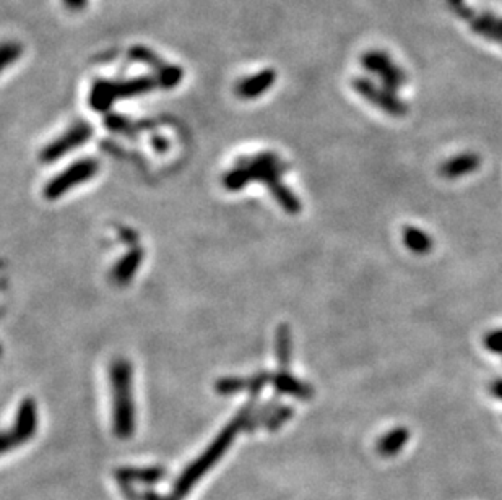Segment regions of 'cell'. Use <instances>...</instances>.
Listing matches in <instances>:
<instances>
[{
  "label": "cell",
  "mask_w": 502,
  "mask_h": 500,
  "mask_svg": "<svg viewBox=\"0 0 502 500\" xmlns=\"http://www.w3.org/2000/svg\"><path fill=\"white\" fill-rule=\"evenodd\" d=\"M249 390V379L246 377H234V375H229V377H221L215 382V391L221 396H233L239 395L242 391Z\"/></svg>",
  "instance_id": "21"
},
{
  "label": "cell",
  "mask_w": 502,
  "mask_h": 500,
  "mask_svg": "<svg viewBox=\"0 0 502 500\" xmlns=\"http://www.w3.org/2000/svg\"><path fill=\"white\" fill-rule=\"evenodd\" d=\"M272 385L280 395L291 396V398H296V400L306 401L314 396V388H312L309 383H306L304 380L298 379L289 371H283V369H280L278 372L272 374Z\"/></svg>",
  "instance_id": "14"
},
{
  "label": "cell",
  "mask_w": 502,
  "mask_h": 500,
  "mask_svg": "<svg viewBox=\"0 0 502 500\" xmlns=\"http://www.w3.org/2000/svg\"><path fill=\"white\" fill-rule=\"evenodd\" d=\"M91 137H93V127L88 122H75L67 132H64L61 137H57L41 150L40 160L44 165H52V162L59 161L61 157L72 153L73 150L83 146Z\"/></svg>",
  "instance_id": "8"
},
{
  "label": "cell",
  "mask_w": 502,
  "mask_h": 500,
  "mask_svg": "<svg viewBox=\"0 0 502 500\" xmlns=\"http://www.w3.org/2000/svg\"><path fill=\"white\" fill-rule=\"evenodd\" d=\"M256 401H257L256 398H251L247 401V403L237 411V415L233 417V419L221 429L218 436L210 442L208 447L205 448L191 465H187V468L177 476L174 484H172V496H174L177 500H182L187 497V494L198 484V481H201L202 477L207 475V472L212 470L221 458H223L225 453L229 450L231 444H233L236 437L239 436V432L246 431L252 411L256 410L257 406Z\"/></svg>",
  "instance_id": "2"
},
{
  "label": "cell",
  "mask_w": 502,
  "mask_h": 500,
  "mask_svg": "<svg viewBox=\"0 0 502 500\" xmlns=\"http://www.w3.org/2000/svg\"><path fill=\"white\" fill-rule=\"evenodd\" d=\"M402 237L405 246L414 255H428L434 247V241L431 234L417 226L403 227Z\"/></svg>",
  "instance_id": "17"
},
{
  "label": "cell",
  "mask_w": 502,
  "mask_h": 500,
  "mask_svg": "<svg viewBox=\"0 0 502 500\" xmlns=\"http://www.w3.org/2000/svg\"><path fill=\"white\" fill-rule=\"evenodd\" d=\"M449 2L453 7V10H457L458 13L465 15L463 18L470 20V23H472L474 31L486 37H489V40L502 42V18H498L496 15H488V13L473 15L470 10L463 8L462 0H449Z\"/></svg>",
  "instance_id": "12"
},
{
  "label": "cell",
  "mask_w": 502,
  "mask_h": 500,
  "mask_svg": "<svg viewBox=\"0 0 502 500\" xmlns=\"http://www.w3.org/2000/svg\"><path fill=\"white\" fill-rule=\"evenodd\" d=\"M288 171V165L273 151L244 156L237 161L234 167L225 174L223 186L229 192H239L251 182L265 184L270 194L288 215H298L302 210V203L293 190L285 186L282 177Z\"/></svg>",
  "instance_id": "1"
},
{
  "label": "cell",
  "mask_w": 502,
  "mask_h": 500,
  "mask_svg": "<svg viewBox=\"0 0 502 500\" xmlns=\"http://www.w3.org/2000/svg\"><path fill=\"white\" fill-rule=\"evenodd\" d=\"M483 345L493 355L502 356V328L488 331L483 338Z\"/></svg>",
  "instance_id": "25"
},
{
  "label": "cell",
  "mask_w": 502,
  "mask_h": 500,
  "mask_svg": "<svg viewBox=\"0 0 502 500\" xmlns=\"http://www.w3.org/2000/svg\"><path fill=\"white\" fill-rule=\"evenodd\" d=\"M166 477L163 466H124L116 471L119 486H153Z\"/></svg>",
  "instance_id": "10"
},
{
  "label": "cell",
  "mask_w": 502,
  "mask_h": 500,
  "mask_svg": "<svg viewBox=\"0 0 502 500\" xmlns=\"http://www.w3.org/2000/svg\"><path fill=\"white\" fill-rule=\"evenodd\" d=\"M153 75H156V78H158L161 90H172L184 78V69H181L179 65L167 64L161 72Z\"/></svg>",
  "instance_id": "22"
},
{
  "label": "cell",
  "mask_w": 502,
  "mask_h": 500,
  "mask_svg": "<svg viewBox=\"0 0 502 500\" xmlns=\"http://www.w3.org/2000/svg\"><path fill=\"white\" fill-rule=\"evenodd\" d=\"M155 88H160L156 75H140V77L122 81L96 80L90 90L88 105L96 112H106L116 101L142 96Z\"/></svg>",
  "instance_id": "4"
},
{
  "label": "cell",
  "mask_w": 502,
  "mask_h": 500,
  "mask_svg": "<svg viewBox=\"0 0 502 500\" xmlns=\"http://www.w3.org/2000/svg\"><path fill=\"white\" fill-rule=\"evenodd\" d=\"M294 415V410L291 406L288 405H278L277 406V410H275L272 412V416L268 417L267 422H265V427L267 431L270 432H275V431H278L280 427H283L286 422H288L291 417H293Z\"/></svg>",
  "instance_id": "23"
},
{
  "label": "cell",
  "mask_w": 502,
  "mask_h": 500,
  "mask_svg": "<svg viewBox=\"0 0 502 500\" xmlns=\"http://www.w3.org/2000/svg\"><path fill=\"white\" fill-rule=\"evenodd\" d=\"M100 171V162L95 157H82L75 161L66 169L61 171L57 176H54L51 181H47L44 190V197L47 200H57L62 195H66L70 190L82 186L93 179Z\"/></svg>",
  "instance_id": "5"
},
{
  "label": "cell",
  "mask_w": 502,
  "mask_h": 500,
  "mask_svg": "<svg viewBox=\"0 0 502 500\" xmlns=\"http://www.w3.org/2000/svg\"><path fill=\"white\" fill-rule=\"evenodd\" d=\"M129 56H131L132 61L145 64L147 67L153 69L155 73L161 72V70H163L167 65L163 59L158 56V54H155L150 47H145V46H138V44L132 46L131 51H129Z\"/></svg>",
  "instance_id": "20"
},
{
  "label": "cell",
  "mask_w": 502,
  "mask_h": 500,
  "mask_svg": "<svg viewBox=\"0 0 502 500\" xmlns=\"http://www.w3.org/2000/svg\"><path fill=\"white\" fill-rule=\"evenodd\" d=\"M410 440V431L407 427H393L390 431H387L384 436L377 440L376 450L381 456H386V458H390V456H395L397 453H400L402 450L407 447Z\"/></svg>",
  "instance_id": "16"
},
{
  "label": "cell",
  "mask_w": 502,
  "mask_h": 500,
  "mask_svg": "<svg viewBox=\"0 0 502 500\" xmlns=\"http://www.w3.org/2000/svg\"><path fill=\"white\" fill-rule=\"evenodd\" d=\"M361 65L381 78L386 88L397 91L407 83V73L392 61V57L384 51H368L361 56Z\"/></svg>",
  "instance_id": "9"
},
{
  "label": "cell",
  "mask_w": 502,
  "mask_h": 500,
  "mask_svg": "<svg viewBox=\"0 0 502 500\" xmlns=\"http://www.w3.org/2000/svg\"><path fill=\"white\" fill-rule=\"evenodd\" d=\"M482 166V157L473 151H463V153L453 155L439 166V176L447 181H457V179L467 177Z\"/></svg>",
  "instance_id": "11"
},
{
  "label": "cell",
  "mask_w": 502,
  "mask_h": 500,
  "mask_svg": "<svg viewBox=\"0 0 502 500\" xmlns=\"http://www.w3.org/2000/svg\"><path fill=\"white\" fill-rule=\"evenodd\" d=\"M104 125L107 130H111V132L126 135V137H132V138H135V133L138 132V127H145L143 124L132 122L131 119L124 117L121 114H107L104 117Z\"/></svg>",
  "instance_id": "19"
},
{
  "label": "cell",
  "mask_w": 502,
  "mask_h": 500,
  "mask_svg": "<svg viewBox=\"0 0 502 500\" xmlns=\"http://www.w3.org/2000/svg\"><path fill=\"white\" fill-rule=\"evenodd\" d=\"M275 80H277V72L273 69H265L262 72H257L251 75V77L242 78L239 83L236 85V95L241 100H257L261 97L265 91H268L275 85Z\"/></svg>",
  "instance_id": "13"
},
{
  "label": "cell",
  "mask_w": 502,
  "mask_h": 500,
  "mask_svg": "<svg viewBox=\"0 0 502 500\" xmlns=\"http://www.w3.org/2000/svg\"><path fill=\"white\" fill-rule=\"evenodd\" d=\"M151 146H153L156 153H165V151L169 148V141L165 137H161V135H153V137H151Z\"/></svg>",
  "instance_id": "27"
},
{
  "label": "cell",
  "mask_w": 502,
  "mask_h": 500,
  "mask_svg": "<svg viewBox=\"0 0 502 500\" xmlns=\"http://www.w3.org/2000/svg\"><path fill=\"white\" fill-rule=\"evenodd\" d=\"M489 393L502 401V379H496L489 385Z\"/></svg>",
  "instance_id": "28"
},
{
  "label": "cell",
  "mask_w": 502,
  "mask_h": 500,
  "mask_svg": "<svg viewBox=\"0 0 502 500\" xmlns=\"http://www.w3.org/2000/svg\"><path fill=\"white\" fill-rule=\"evenodd\" d=\"M36 431H37V406L33 398L26 396V398L20 401L12 427L4 432L2 452L7 453L10 450L18 448L23 444L30 442V440L36 436Z\"/></svg>",
  "instance_id": "6"
},
{
  "label": "cell",
  "mask_w": 502,
  "mask_h": 500,
  "mask_svg": "<svg viewBox=\"0 0 502 500\" xmlns=\"http://www.w3.org/2000/svg\"><path fill=\"white\" fill-rule=\"evenodd\" d=\"M145 258V250L138 246L131 247L127 250L126 255H122L117 260V263L112 266L111 270V281L116 286H127L129 282L133 280L135 273H137L140 265H142Z\"/></svg>",
  "instance_id": "15"
},
{
  "label": "cell",
  "mask_w": 502,
  "mask_h": 500,
  "mask_svg": "<svg viewBox=\"0 0 502 500\" xmlns=\"http://www.w3.org/2000/svg\"><path fill=\"white\" fill-rule=\"evenodd\" d=\"M64 4H66V7H68L70 10H83L86 7V0H64Z\"/></svg>",
  "instance_id": "29"
},
{
  "label": "cell",
  "mask_w": 502,
  "mask_h": 500,
  "mask_svg": "<svg viewBox=\"0 0 502 500\" xmlns=\"http://www.w3.org/2000/svg\"><path fill=\"white\" fill-rule=\"evenodd\" d=\"M109 387L112 434L119 440H129L137 427V411L133 400V367L126 357H117L111 362Z\"/></svg>",
  "instance_id": "3"
},
{
  "label": "cell",
  "mask_w": 502,
  "mask_h": 500,
  "mask_svg": "<svg viewBox=\"0 0 502 500\" xmlns=\"http://www.w3.org/2000/svg\"><path fill=\"white\" fill-rule=\"evenodd\" d=\"M275 352H277V361L280 369L289 371L291 356H293V333L288 323H280L275 333Z\"/></svg>",
  "instance_id": "18"
},
{
  "label": "cell",
  "mask_w": 502,
  "mask_h": 500,
  "mask_svg": "<svg viewBox=\"0 0 502 500\" xmlns=\"http://www.w3.org/2000/svg\"><path fill=\"white\" fill-rule=\"evenodd\" d=\"M353 88L361 97H364L372 106H376L377 109L388 114V116L403 117L408 114V105L395 95V91L376 85L369 78L356 77L353 80Z\"/></svg>",
  "instance_id": "7"
},
{
  "label": "cell",
  "mask_w": 502,
  "mask_h": 500,
  "mask_svg": "<svg viewBox=\"0 0 502 500\" xmlns=\"http://www.w3.org/2000/svg\"><path fill=\"white\" fill-rule=\"evenodd\" d=\"M21 52H23V47L17 44V42H12V41L5 42L2 46V52H0V69L5 70L8 65L17 62L21 56Z\"/></svg>",
  "instance_id": "24"
},
{
  "label": "cell",
  "mask_w": 502,
  "mask_h": 500,
  "mask_svg": "<svg viewBox=\"0 0 502 500\" xmlns=\"http://www.w3.org/2000/svg\"><path fill=\"white\" fill-rule=\"evenodd\" d=\"M119 237H121V241L124 244H127L129 247H135L138 242V234L132 230V227H126V226L119 227Z\"/></svg>",
  "instance_id": "26"
}]
</instances>
